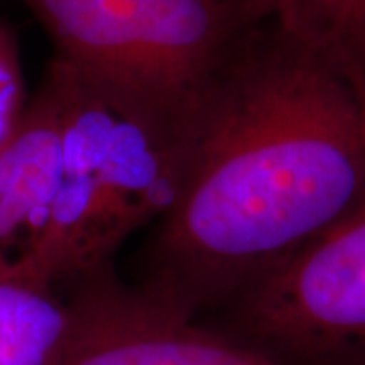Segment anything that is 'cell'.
I'll return each instance as SVG.
<instances>
[{"label":"cell","instance_id":"obj_4","mask_svg":"<svg viewBox=\"0 0 365 365\" xmlns=\"http://www.w3.org/2000/svg\"><path fill=\"white\" fill-rule=\"evenodd\" d=\"M197 323L287 364L365 365V199Z\"/></svg>","mask_w":365,"mask_h":365},{"label":"cell","instance_id":"obj_10","mask_svg":"<svg viewBox=\"0 0 365 365\" xmlns=\"http://www.w3.org/2000/svg\"><path fill=\"white\" fill-rule=\"evenodd\" d=\"M359 61H361L365 67V41H364V47H361V51H359Z\"/></svg>","mask_w":365,"mask_h":365},{"label":"cell","instance_id":"obj_2","mask_svg":"<svg viewBox=\"0 0 365 365\" xmlns=\"http://www.w3.org/2000/svg\"><path fill=\"white\" fill-rule=\"evenodd\" d=\"M63 112L59 189L35 242L16 258L63 290L114 270L124 242L179 199L189 124L110 96L53 57Z\"/></svg>","mask_w":365,"mask_h":365},{"label":"cell","instance_id":"obj_3","mask_svg":"<svg viewBox=\"0 0 365 365\" xmlns=\"http://www.w3.org/2000/svg\"><path fill=\"white\" fill-rule=\"evenodd\" d=\"M55 59L118 100L185 126L211 78L254 26V0H21Z\"/></svg>","mask_w":365,"mask_h":365},{"label":"cell","instance_id":"obj_9","mask_svg":"<svg viewBox=\"0 0 365 365\" xmlns=\"http://www.w3.org/2000/svg\"><path fill=\"white\" fill-rule=\"evenodd\" d=\"M16 256V250H14L13 235L9 232L6 223L2 220V213H0V262L9 260Z\"/></svg>","mask_w":365,"mask_h":365},{"label":"cell","instance_id":"obj_8","mask_svg":"<svg viewBox=\"0 0 365 365\" xmlns=\"http://www.w3.org/2000/svg\"><path fill=\"white\" fill-rule=\"evenodd\" d=\"M26 102L16 41L6 26L0 25V146L16 128Z\"/></svg>","mask_w":365,"mask_h":365},{"label":"cell","instance_id":"obj_6","mask_svg":"<svg viewBox=\"0 0 365 365\" xmlns=\"http://www.w3.org/2000/svg\"><path fill=\"white\" fill-rule=\"evenodd\" d=\"M76 329L67 290L16 258L0 262V365H61Z\"/></svg>","mask_w":365,"mask_h":365},{"label":"cell","instance_id":"obj_5","mask_svg":"<svg viewBox=\"0 0 365 365\" xmlns=\"http://www.w3.org/2000/svg\"><path fill=\"white\" fill-rule=\"evenodd\" d=\"M67 292L78 329L61 365H294L170 311L114 270Z\"/></svg>","mask_w":365,"mask_h":365},{"label":"cell","instance_id":"obj_1","mask_svg":"<svg viewBox=\"0 0 365 365\" xmlns=\"http://www.w3.org/2000/svg\"><path fill=\"white\" fill-rule=\"evenodd\" d=\"M364 199V63L264 21L201 93L181 193L132 284L201 321Z\"/></svg>","mask_w":365,"mask_h":365},{"label":"cell","instance_id":"obj_7","mask_svg":"<svg viewBox=\"0 0 365 365\" xmlns=\"http://www.w3.org/2000/svg\"><path fill=\"white\" fill-rule=\"evenodd\" d=\"M260 13L288 33L359 59L365 41V0H254Z\"/></svg>","mask_w":365,"mask_h":365}]
</instances>
